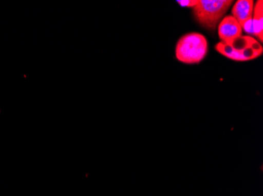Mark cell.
Listing matches in <instances>:
<instances>
[{"instance_id":"1","label":"cell","mask_w":263,"mask_h":196,"mask_svg":"<svg viewBox=\"0 0 263 196\" xmlns=\"http://www.w3.org/2000/svg\"><path fill=\"white\" fill-rule=\"evenodd\" d=\"M215 50L227 58L236 61L254 60L263 53L261 43L250 35H242L229 44L220 41L215 46Z\"/></svg>"},{"instance_id":"2","label":"cell","mask_w":263,"mask_h":196,"mask_svg":"<svg viewBox=\"0 0 263 196\" xmlns=\"http://www.w3.org/2000/svg\"><path fill=\"white\" fill-rule=\"evenodd\" d=\"M208 53V40L198 32L185 34L176 45V58L186 64H199Z\"/></svg>"},{"instance_id":"3","label":"cell","mask_w":263,"mask_h":196,"mask_svg":"<svg viewBox=\"0 0 263 196\" xmlns=\"http://www.w3.org/2000/svg\"><path fill=\"white\" fill-rule=\"evenodd\" d=\"M233 4L232 0H199L193 8V14L201 26L213 30Z\"/></svg>"},{"instance_id":"4","label":"cell","mask_w":263,"mask_h":196,"mask_svg":"<svg viewBox=\"0 0 263 196\" xmlns=\"http://www.w3.org/2000/svg\"><path fill=\"white\" fill-rule=\"evenodd\" d=\"M218 32L221 42L227 44L243 35L241 26L232 15L226 16L221 20L218 25Z\"/></svg>"},{"instance_id":"5","label":"cell","mask_w":263,"mask_h":196,"mask_svg":"<svg viewBox=\"0 0 263 196\" xmlns=\"http://www.w3.org/2000/svg\"><path fill=\"white\" fill-rule=\"evenodd\" d=\"M254 7L253 0H239L233 5L232 16L239 22L242 28L252 20Z\"/></svg>"},{"instance_id":"6","label":"cell","mask_w":263,"mask_h":196,"mask_svg":"<svg viewBox=\"0 0 263 196\" xmlns=\"http://www.w3.org/2000/svg\"><path fill=\"white\" fill-rule=\"evenodd\" d=\"M252 33L258 38V40H263V2L259 0L254 7L253 16L252 19Z\"/></svg>"},{"instance_id":"7","label":"cell","mask_w":263,"mask_h":196,"mask_svg":"<svg viewBox=\"0 0 263 196\" xmlns=\"http://www.w3.org/2000/svg\"><path fill=\"white\" fill-rule=\"evenodd\" d=\"M199 0H178L177 1V4H180L181 7H192L194 8L197 5Z\"/></svg>"}]
</instances>
